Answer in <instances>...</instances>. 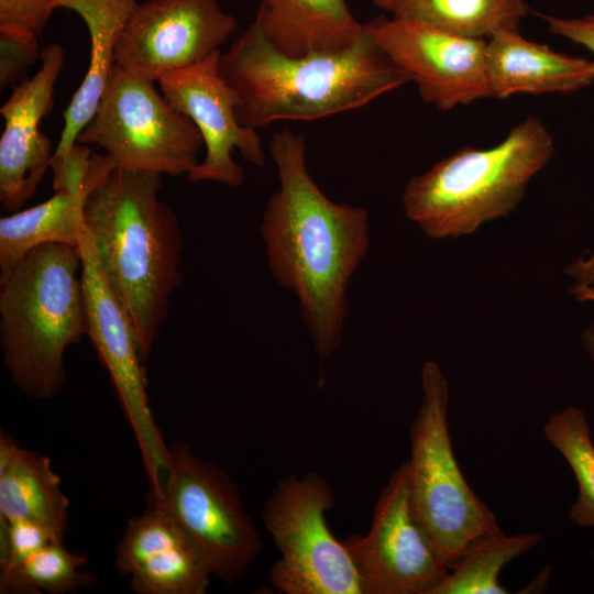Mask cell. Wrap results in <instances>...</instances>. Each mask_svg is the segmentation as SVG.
I'll use <instances>...</instances> for the list:
<instances>
[{
	"label": "cell",
	"mask_w": 594,
	"mask_h": 594,
	"mask_svg": "<svg viewBox=\"0 0 594 594\" xmlns=\"http://www.w3.org/2000/svg\"><path fill=\"white\" fill-rule=\"evenodd\" d=\"M268 151L279 187L260 226L267 264L298 298L315 350L326 361L342 342L349 283L370 246V215L324 195L308 170L302 134L274 131Z\"/></svg>",
	"instance_id": "obj_1"
},
{
	"label": "cell",
	"mask_w": 594,
	"mask_h": 594,
	"mask_svg": "<svg viewBox=\"0 0 594 594\" xmlns=\"http://www.w3.org/2000/svg\"><path fill=\"white\" fill-rule=\"evenodd\" d=\"M219 66L237 92L239 121L253 129L356 109L410 81L366 29L342 51L290 56L276 48L253 21L221 53Z\"/></svg>",
	"instance_id": "obj_2"
},
{
	"label": "cell",
	"mask_w": 594,
	"mask_h": 594,
	"mask_svg": "<svg viewBox=\"0 0 594 594\" xmlns=\"http://www.w3.org/2000/svg\"><path fill=\"white\" fill-rule=\"evenodd\" d=\"M162 175L116 166L88 194L84 223L103 274L134 332L143 361L183 283V233L158 198Z\"/></svg>",
	"instance_id": "obj_3"
},
{
	"label": "cell",
	"mask_w": 594,
	"mask_h": 594,
	"mask_svg": "<svg viewBox=\"0 0 594 594\" xmlns=\"http://www.w3.org/2000/svg\"><path fill=\"white\" fill-rule=\"evenodd\" d=\"M79 246L38 245L0 275V348L16 387L40 400L59 395L66 349L87 336Z\"/></svg>",
	"instance_id": "obj_4"
},
{
	"label": "cell",
	"mask_w": 594,
	"mask_h": 594,
	"mask_svg": "<svg viewBox=\"0 0 594 594\" xmlns=\"http://www.w3.org/2000/svg\"><path fill=\"white\" fill-rule=\"evenodd\" d=\"M554 151L544 122L528 117L496 145L464 146L411 177L402 194L405 215L433 240L473 234L516 210Z\"/></svg>",
	"instance_id": "obj_5"
},
{
	"label": "cell",
	"mask_w": 594,
	"mask_h": 594,
	"mask_svg": "<svg viewBox=\"0 0 594 594\" xmlns=\"http://www.w3.org/2000/svg\"><path fill=\"white\" fill-rule=\"evenodd\" d=\"M422 396L410 426L407 461L415 512L449 569L476 538L501 527L466 482L449 430V384L433 361L421 366Z\"/></svg>",
	"instance_id": "obj_6"
},
{
	"label": "cell",
	"mask_w": 594,
	"mask_h": 594,
	"mask_svg": "<svg viewBox=\"0 0 594 594\" xmlns=\"http://www.w3.org/2000/svg\"><path fill=\"white\" fill-rule=\"evenodd\" d=\"M153 84L114 64L96 112L77 143L102 147L118 167L187 175L199 163L202 136Z\"/></svg>",
	"instance_id": "obj_7"
},
{
	"label": "cell",
	"mask_w": 594,
	"mask_h": 594,
	"mask_svg": "<svg viewBox=\"0 0 594 594\" xmlns=\"http://www.w3.org/2000/svg\"><path fill=\"white\" fill-rule=\"evenodd\" d=\"M334 502L331 484L317 472L290 474L272 492L263 520L280 553L270 570L279 593L363 594L349 551L327 525Z\"/></svg>",
	"instance_id": "obj_8"
},
{
	"label": "cell",
	"mask_w": 594,
	"mask_h": 594,
	"mask_svg": "<svg viewBox=\"0 0 594 594\" xmlns=\"http://www.w3.org/2000/svg\"><path fill=\"white\" fill-rule=\"evenodd\" d=\"M161 494L152 498L198 549L212 576L235 584L257 559L263 542L234 481L218 465L175 441Z\"/></svg>",
	"instance_id": "obj_9"
},
{
	"label": "cell",
	"mask_w": 594,
	"mask_h": 594,
	"mask_svg": "<svg viewBox=\"0 0 594 594\" xmlns=\"http://www.w3.org/2000/svg\"><path fill=\"white\" fill-rule=\"evenodd\" d=\"M79 251L87 337L110 376L124 417L133 430L150 493L158 496L167 475L170 454L150 408L143 359L131 322L103 274L85 226Z\"/></svg>",
	"instance_id": "obj_10"
},
{
	"label": "cell",
	"mask_w": 594,
	"mask_h": 594,
	"mask_svg": "<svg viewBox=\"0 0 594 594\" xmlns=\"http://www.w3.org/2000/svg\"><path fill=\"white\" fill-rule=\"evenodd\" d=\"M342 541L363 594H432L449 572L415 512L407 461L380 492L369 532Z\"/></svg>",
	"instance_id": "obj_11"
},
{
	"label": "cell",
	"mask_w": 594,
	"mask_h": 594,
	"mask_svg": "<svg viewBox=\"0 0 594 594\" xmlns=\"http://www.w3.org/2000/svg\"><path fill=\"white\" fill-rule=\"evenodd\" d=\"M364 25L381 50L416 84L424 102L450 111L493 98L486 40L395 16H378Z\"/></svg>",
	"instance_id": "obj_12"
},
{
	"label": "cell",
	"mask_w": 594,
	"mask_h": 594,
	"mask_svg": "<svg viewBox=\"0 0 594 594\" xmlns=\"http://www.w3.org/2000/svg\"><path fill=\"white\" fill-rule=\"evenodd\" d=\"M235 29V18L218 0L138 2L119 40L116 64L155 82L165 73L206 61Z\"/></svg>",
	"instance_id": "obj_13"
},
{
	"label": "cell",
	"mask_w": 594,
	"mask_h": 594,
	"mask_svg": "<svg viewBox=\"0 0 594 594\" xmlns=\"http://www.w3.org/2000/svg\"><path fill=\"white\" fill-rule=\"evenodd\" d=\"M218 51L206 61L161 75L162 95L199 130L205 157L188 174L193 183L216 182L237 188L244 182L243 168L233 160L238 150L250 164L263 166L266 155L256 129L238 118V96L220 72Z\"/></svg>",
	"instance_id": "obj_14"
},
{
	"label": "cell",
	"mask_w": 594,
	"mask_h": 594,
	"mask_svg": "<svg viewBox=\"0 0 594 594\" xmlns=\"http://www.w3.org/2000/svg\"><path fill=\"white\" fill-rule=\"evenodd\" d=\"M65 63L57 43L42 50L41 68L13 88L0 108L4 129L0 138V201L15 212L34 195L54 155L52 141L40 123L53 109L54 88Z\"/></svg>",
	"instance_id": "obj_15"
},
{
	"label": "cell",
	"mask_w": 594,
	"mask_h": 594,
	"mask_svg": "<svg viewBox=\"0 0 594 594\" xmlns=\"http://www.w3.org/2000/svg\"><path fill=\"white\" fill-rule=\"evenodd\" d=\"M114 564L136 594H204L212 578L195 544L151 496L146 509L128 521Z\"/></svg>",
	"instance_id": "obj_16"
},
{
	"label": "cell",
	"mask_w": 594,
	"mask_h": 594,
	"mask_svg": "<svg viewBox=\"0 0 594 594\" xmlns=\"http://www.w3.org/2000/svg\"><path fill=\"white\" fill-rule=\"evenodd\" d=\"M486 68L493 98L514 95L573 94L594 82V61L551 50L524 37L518 29L486 40Z\"/></svg>",
	"instance_id": "obj_17"
},
{
	"label": "cell",
	"mask_w": 594,
	"mask_h": 594,
	"mask_svg": "<svg viewBox=\"0 0 594 594\" xmlns=\"http://www.w3.org/2000/svg\"><path fill=\"white\" fill-rule=\"evenodd\" d=\"M138 0H56L78 13L90 35L89 67L64 112V128L53 156L68 154L92 119L116 64V51Z\"/></svg>",
	"instance_id": "obj_18"
},
{
	"label": "cell",
	"mask_w": 594,
	"mask_h": 594,
	"mask_svg": "<svg viewBox=\"0 0 594 594\" xmlns=\"http://www.w3.org/2000/svg\"><path fill=\"white\" fill-rule=\"evenodd\" d=\"M254 22L290 56L342 51L365 32L345 0H260Z\"/></svg>",
	"instance_id": "obj_19"
},
{
	"label": "cell",
	"mask_w": 594,
	"mask_h": 594,
	"mask_svg": "<svg viewBox=\"0 0 594 594\" xmlns=\"http://www.w3.org/2000/svg\"><path fill=\"white\" fill-rule=\"evenodd\" d=\"M69 499L51 459L0 433V519H26L64 541Z\"/></svg>",
	"instance_id": "obj_20"
},
{
	"label": "cell",
	"mask_w": 594,
	"mask_h": 594,
	"mask_svg": "<svg viewBox=\"0 0 594 594\" xmlns=\"http://www.w3.org/2000/svg\"><path fill=\"white\" fill-rule=\"evenodd\" d=\"M91 191V190H90ZM90 191H55L46 201L0 219V275L46 243L79 246L84 206Z\"/></svg>",
	"instance_id": "obj_21"
},
{
	"label": "cell",
	"mask_w": 594,
	"mask_h": 594,
	"mask_svg": "<svg viewBox=\"0 0 594 594\" xmlns=\"http://www.w3.org/2000/svg\"><path fill=\"white\" fill-rule=\"evenodd\" d=\"M527 12L525 0H394L391 10L395 18L482 40L518 29Z\"/></svg>",
	"instance_id": "obj_22"
},
{
	"label": "cell",
	"mask_w": 594,
	"mask_h": 594,
	"mask_svg": "<svg viewBox=\"0 0 594 594\" xmlns=\"http://www.w3.org/2000/svg\"><path fill=\"white\" fill-rule=\"evenodd\" d=\"M538 532L506 535L501 528L473 540L432 594H507L502 570L538 546Z\"/></svg>",
	"instance_id": "obj_23"
},
{
	"label": "cell",
	"mask_w": 594,
	"mask_h": 594,
	"mask_svg": "<svg viewBox=\"0 0 594 594\" xmlns=\"http://www.w3.org/2000/svg\"><path fill=\"white\" fill-rule=\"evenodd\" d=\"M542 432L576 481L578 494L569 509V519L579 527L594 529V442L585 413L568 406L549 416Z\"/></svg>",
	"instance_id": "obj_24"
},
{
	"label": "cell",
	"mask_w": 594,
	"mask_h": 594,
	"mask_svg": "<svg viewBox=\"0 0 594 594\" xmlns=\"http://www.w3.org/2000/svg\"><path fill=\"white\" fill-rule=\"evenodd\" d=\"M85 556L69 551L62 541H52L0 576V592L13 594H66L91 586L92 573L81 571Z\"/></svg>",
	"instance_id": "obj_25"
},
{
	"label": "cell",
	"mask_w": 594,
	"mask_h": 594,
	"mask_svg": "<svg viewBox=\"0 0 594 594\" xmlns=\"http://www.w3.org/2000/svg\"><path fill=\"white\" fill-rule=\"evenodd\" d=\"M52 541L62 540L36 522L0 519V576L13 571L32 553Z\"/></svg>",
	"instance_id": "obj_26"
},
{
	"label": "cell",
	"mask_w": 594,
	"mask_h": 594,
	"mask_svg": "<svg viewBox=\"0 0 594 594\" xmlns=\"http://www.w3.org/2000/svg\"><path fill=\"white\" fill-rule=\"evenodd\" d=\"M36 34L0 28V88L25 80L28 69L42 55Z\"/></svg>",
	"instance_id": "obj_27"
},
{
	"label": "cell",
	"mask_w": 594,
	"mask_h": 594,
	"mask_svg": "<svg viewBox=\"0 0 594 594\" xmlns=\"http://www.w3.org/2000/svg\"><path fill=\"white\" fill-rule=\"evenodd\" d=\"M56 0H0V28L40 35Z\"/></svg>",
	"instance_id": "obj_28"
},
{
	"label": "cell",
	"mask_w": 594,
	"mask_h": 594,
	"mask_svg": "<svg viewBox=\"0 0 594 594\" xmlns=\"http://www.w3.org/2000/svg\"><path fill=\"white\" fill-rule=\"evenodd\" d=\"M548 31L558 36L576 43L594 53V13L581 18H559L541 15Z\"/></svg>",
	"instance_id": "obj_29"
},
{
	"label": "cell",
	"mask_w": 594,
	"mask_h": 594,
	"mask_svg": "<svg viewBox=\"0 0 594 594\" xmlns=\"http://www.w3.org/2000/svg\"><path fill=\"white\" fill-rule=\"evenodd\" d=\"M563 273L576 285L594 284V251L587 255H581L570 261Z\"/></svg>",
	"instance_id": "obj_30"
},
{
	"label": "cell",
	"mask_w": 594,
	"mask_h": 594,
	"mask_svg": "<svg viewBox=\"0 0 594 594\" xmlns=\"http://www.w3.org/2000/svg\"><path fill=\"white\" fill-rule=\"evenodd\" d=\"M582 346L594 366V314L591 322L581 334Z\"/></svg>",
	"instance_id": "obj_31"
},
{
	"label": "cell",
	"mask_w": 594,
	"mask_h": 594,
	"mask_svg": "<svg viewBox=\"0 0 594 594\" xmlns=\"http://www.w3.org/2000/svg\"><path fill=\"white\" fill-rule=\"evenodd\" d=\"M572 296L581 302L594 304V284L593 285H576L573 284L570 288Z\"/></svg>",
	"instance_id": "obj_32"
},
{
	"label": "cell",
	"mask_w": 594,
	"mask_h": 594,
	"mask_svg": "<svg viewBox=\"0 0 594 594\" xmlns=\"http://www.w3.org/2000/svg\"><path fill=\"white\" fill-rule=\"evenodd\" d=\"M550 576V570L549 568H546V571H541L535 580L530 582V584L526 587V592L529 593L530 590H532V593H538L539 590H543L546 584L549 582Z\"/></svg>",
	"instance_id": "obj_33"
},
{
	"label": "cell",
	"mask_w": 594,
	"mask_h": 594,
	"mask_svg": "<svg viewBox=\"0 0 594 594\" xmlns=\"http://www.w3.org/2000/svg\"><path fill=\"white\" fill-rule=\"evenodd\" d=\"M376 7L391 12L394 0H371Z\"/></svg>",
	"instance_id": "obj_34"
},
{
	"label": "cell",
	"mask_w": 594,
	"mask_h": 594,
	"mask_svg": "<svg viewBox=\"0 0 594 594\" xmlns=\"http://www.w3.org/2000/svg\"><path fill=\"white\" fill-rule=\"evenodd\" d=\"M593 562H594V552H593Z\"/></svg>",
	"instance_id": "obj_35"
}]
</instances>
